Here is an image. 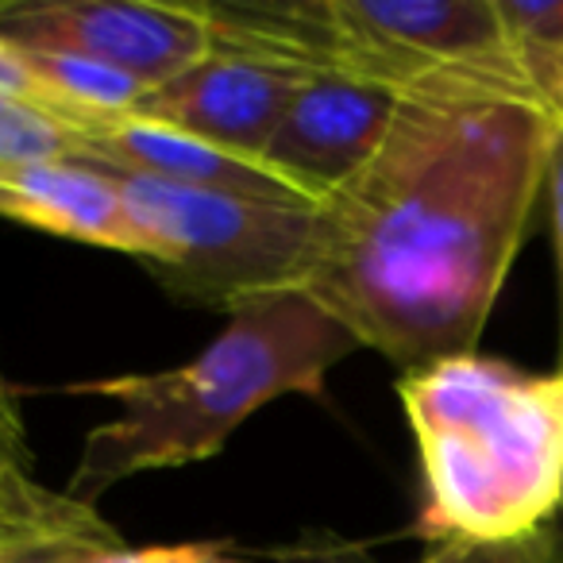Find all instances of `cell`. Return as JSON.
I'll list each match as a JSON object with an SVG mask.
<instances>
[{
  "label": "cell",
  "mask_w": 563,
  "mask_h": 563,
  "mask_svg": "<svg viewBox=\"0 0 563 563\" xmlns=\"http://www.w3.org/2000/svg\"><path fill=\"white\" fill-rule=\"evenodd\" d=\"M555 132L529 81L409 89L378 155L317 205L298 290L398 371L475 352L544 194Z\"/></svg>",
  "instance_id": "obj_1"
},
{
  "label": "cell",
  "mask_w": 563,
  "mask_h": 563,
  "mask_svg": "<svg viewBox=\"0 0 563 563\" xmlns=\"http://www.w3.org/2000/svg\"><path fill=\"white\" fill-rule=\"evenodd\" d=\"M360 352V340L306 290L243 301L201 355L151 375H109L63 386L117 406L112 421L86 432L63 490L97 506L104 490L147 471L212 460L235 429L271 401L329 398V371Z\"/></svg>",
  "instance_id": "obj_2"
},
{
  "label": "cell",
  "mask_w": 563,
  "mask_h": 563,
  "mask_svg": "<svg viewBox=\"0 0 563 563\" xmlns=\"http://www.w3.org/2000/svg\"><path fill=\"white\" fill-rule=\"evenodd\" d=\"M398 401L421 463L413 532L525 540L563 506V371L532 375L494 355H448L401 371Z\"/></svg>",
  "instance_id": "obj_3"
},
{
  "label": "cell",
  "mask_w": 563,
  "mask_h": 563,
  "mask_svg": "<svg viewBox=\"0 0 563 563\" xmlns=\"http://www.w3.org/2000/svg\"><path fill=\"white\" fill-rule=\"evenodd\" d=\"M97 170L117 181L147 243L143 266L174 298L232 313L258 294L301 286L313 247V205L166 186L109 166Z\"/></svg>",
  "instance_id": "obj_4"
},
{
  "label": "cell",
  "mask_w": 563,
  "mask_h": 563,
  "mask_svg": "<svg viewBox=\"0 0 563 563\" xmlns=\"http://www.w3.org/2000/svg\"><path fill=\"white\" fill-rule=\"evenodd\" d=\"M0 40L93 58L158 89L209 55L212 27L181 0H16L0 4Z\"/></svg>",
  "instance_id": "obj_5"
},
{
  "label": "cell",
  "mask_w": 563,
  "mask_h": 563,
  "mask_svg": "<svg viewBox=\"0 0 563 563\" xmlns=\"http://www.w3.org/2000/svg\"><path fill=\"white\" fill-rule=\"evenodd\" d=\"M401 101L406 93L383 81L313 74L294 93L278 132L266 143L263 166L317 209L378 155Z\"/></svg>",
  "instance_id": "obj_6"
},
{
  "label": "cell",
  "mask_w": 563,
  "mask_h": 563,
  "mask_svg": "<svg viewBox=\"0 0 563 563\" xmlns=\"http://www.w3.org/2000/svg\"><path fill=\"white\" fill-rule=\"evenodd\" d=\"M306 78L309 74H301L298 66L255 51L212 47L186 74L151 89L132 117L263 163L266 143L274 140Z\"/></svg>",
  "instance_id": "obj_7"
},
{
  "label": "cell",
  "mask_w": 563,
  "mask_h": 563,
  "mask_svg": "<svg viewBox=\"0 0 563 563\" xmlns=\"http://www.w3.org/2000/svg\"><path fill=\"white\" fill-rule=\"evenodd\" d=\"M81 151L74 163L109 166V170L140 174L166 186L212 189V194L258 197V201L309 205L290 181H282L258 158H243L197 135L151 124V120L120 117L81 128Z\"/></svg>",
  "instance_id": "obj_8"
},
{
  "label": "cell",
  "mask_w": 563,
  "mask_h": 563,
  "mask_svg": "<svg viewBox=\"0 0 563 563\" xmlns=\"http://www.w3.org/2000/svg\"><path fill=\"white\" fill-rule=\"evenodd\" d=\"M0 217L86 247L147 258L117 181L89 163L0 166Z\"/></svg>",
  "instance_id": "obj_9"
},
{
  "label": "cell",
  "mask_w": 563,
  "mask_h": 563,
  "mask_svg": "<svg viewBox=\"0 0 563 563\" xmlns=\"http://www.w3.org/2000/svg\"><path fill=\"white\" fill-rule=\"evenodd\" d=\"M55 532L109 540L120 537L97 506H86L66 490H51L47 483H40L32 448H27L20 398L9 386V378L0 375V544L27 537H55Z\"/></svg>",
  "instance_id": "obj_10"
},
{
  "label": "cell",
  "mask_w": 563,
  "mask_h": 563,
  "mask_svg": "<svg viewBox=\"0 0 563 563\" xmlns=\"http://www.w3.org/2000/svg\"><path fill=\"white\" fill-rule=\"evenodd\" d=\"M81 135L74 124L32 101L0 97V166L74 163Z\"/></svg>",
  "instance_id": "obj_11"
},
{
  "label": "cell",
  "mask_w": 563,
  "mask_h": 563,
  "mask_svg": "<svg viewBox=\"0 0 563 563\" xmlns=\"http://www.w3.org/2000/svg\"><path fill=\"white\" fill-rule=\"evenodd\" d=\"M517 58L537 78L563 55V0H494Z\"/></svg>",
  "instance_id": "obj_12"
},
{
  "label": "cell",
  "mask_w": 563,
  "mask_h": 563,
  "mask_svg": "<svg viewBox=\"0 0 563 563\" xmlns=\"http://www.w3.org/2000/svg\"><path fill=\"white\" fill-rule=\"evenodd\" d=\"M93 563H255L235 540H181V544L112 548L93 555Z\"/></svg>",
  "instance_id": "obj_13"
},
{
  "label": "cell",
  "mask_w": 563,
  "mask_h": 563,
  "mask_svg": "<svg viewBox=\"0 0 563 563\" xmlns=\"http://www.w3.org/2000/svg\"><path fill=\"white\" fill-rule=\"evenodd\" d=\"M124 548V537H78V532H55V537H27L0 544V563H93V555Z\"/></svg>",
  "instance_id": "obj_14"
},
{
  "label": "cell",
  "mask_w": 563,
  "mask_h": 563,
  "mask_svg": "<svg viewBox=\"0 0 563 563\" xmlns=\"http://www.w3.org/2000/svg\"><path fill=\"white\" fill-rule=\"evenodd\" d=\"M417 563H544V537L525 540H440Z\"/></svg>",
  "instance_id": "obj_15"
},
{
  "label": "cell",
  "mask_w": 563,
  "mask_h": 563,
  "mask_svg": "<svg viewBox=\"0 0 563 563\" xmlns=\"http://www.w3.org/2000/svg\"><path fill=\"white\" fill-rule=\"evenodd\" d=\"M266 563H378L367 544L347 540L332 529H306L286 544L271 548Z\"/></svg>",
  "instance_id": "obj_16"
},
{
  "label": "cell",
  "mask_w": 563,
  "mask_h": 563,
  "mask_svg": "<svg viewBox=\"0 0 563 563\" xmlns=\"http://www.w3.org/2000/svg\"><path fill=\"white\" fill-rule=\"evenodd\" d=\"M544 197H548V228H552L555 282H560V363H563V128L555 132L552 151H548Z\"/></svg>",
  "instance_id": "obj_17"
},
{
  "label": "cell",
  "mask_w": 563,
  "mask_h": 563,
  "mask_svg": "<svg viewBox=\"0 0 563 563\" xmlns=\"http://www.w3.org/2000/svg\"><path fill=\"white\" fill-rule=\"evenodd\" d=\"M0 97H16V101H32V104H40V109H51L47 93H43L40 81L32 78L24 55H20L9 40H0Z\"/></svg>",
  "instance_id": "obj_18"
},
{
  "label": "cell",
  "mask_w": 563,
  "mask_h": 563,
  "mask_svg": "<svg viewBox=\"0 0 563 563\" xmlns=\"http://www.w3.org/2000/svg\"><path fill=\"white\" fill-rule=\"evenodd\" d=\"M537 89H540V97L548 101V109H552V117L560 120V128H563V55L555 58L544 74H540Z\"/></svg>",
  "instance_id": "obj_19"
},
{
  "label": "cell",
  "mask_w": 563,
  "mask_h": 563,
  "mask_svg": "<svg viewBox=\"0 0 563 563\" xmlns=\"http://www.w3.org/2000/svg\"><path fill=\"white\" fill-rule=\"evenodd\" d=\"M560 371H563V363H560ZM540 537H544V563H563V506H560V514H555V521L548 525Z\"/></svg>",
  "instance_id": "obj_20"
}]
</instances>
